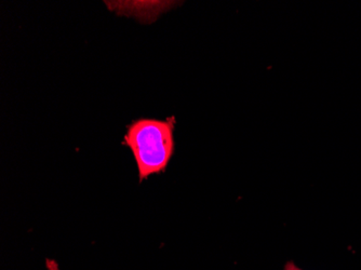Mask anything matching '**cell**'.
I'll use <instances>...</instances> for the list:
<instances>
[{"instance_id": "obj_1", "label": "cell", "mask_w": 361, "mask_h": 270, "mask_svg": "<svg viewBox=\"0 0 361 270\" xmlns=\"http://www.w3.org/2000/svg\"><path fill=\"white\" fill-rule=\"evenodd\" d=\"M173 119L141 118L127 128L123 145L133 152L140 180L165 171L174 152Z\"/></svg>"}, {"instance_id": "obj_2", "label": "cell", "mask_w": 361, "mask_h": 270, "mask_svg": "<svg viewBox=\"0 0 361 270\" xmlns=\"http://www.w3.org/2000/svg\"><path fill=\"white\" fill-rule=\"evenodd\" d=\"M286 270H300L298 269L295 266L293 265V264H289V265L287 266V268H286Z\"/></svg>"}]
</instances>
